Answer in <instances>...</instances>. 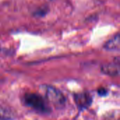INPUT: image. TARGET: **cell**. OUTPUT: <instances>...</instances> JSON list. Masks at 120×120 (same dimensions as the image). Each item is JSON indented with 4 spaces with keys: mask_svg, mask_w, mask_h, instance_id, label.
<instances>
[{
    "mask_svg": "<svg viewBox=\"0 0 120 120\" xmlns=\"http://www.w3.org/2000/svg\"><path fill=\"white\" fill-rule=\"evenodd\" d=\"M15 115L9 108L0 106V120H13Z\"/></svg>",
    "mask_w": 120,
    "mask_h": 120,
    "instance_id": "obj_6",
    "label": "cell"
},
{
    "mask_svg": "<svg viewBox=\"0 0 120 120\" xmlns=\"http://www.w3.org/2000/svg\"><path fill=\"white\" fill-rule=\"evenodd\" d=\"M45 96L46 100L58 108H63L65 104V97L63 93L53 86H45Z\"/></svg>",
    "mask_w": 120,
    "mask_h": 120,
    "instance_id": "obj_2",
    "label": "cell"
},
{
    "mask_svg": "<svg viewBox=\"0 0 120 120\" xmlns=\"http://www.w3.org/2000/svg\"><path fill=\"white\" fill-rule=\"evenodd\" d=\"M120 46V34L117 33L113 37L110 39L105 44L104 48L108 51H118Z\"/></svg>",
    "mask_w": 120,
    "mask_h": 120,
    "instance_id": "obj_5",
    "label": "cell"
},
{
    "mask_svg": "<svg viewBox=\"0 0 120 120\" xmlns=\"http://www.w3.org/2000/svg\"><path fill=\"white\" fill-rule=\"evenodd\" d=\"M101 72L110 77H117L120 75V65L119 63H108L102 65L101 68Z\"/></svg>",
    "mask_w": 120,
    "mask_h": 120,
    "instance_id": "obj_4",
    "label": "cell"
},
{
    "mask_svg": "<svg viewBox=\"0 0 120 120\" xmlns=\"http://www.w3.org/2000/svg\"><path fill=\"white\" fill-rule=\"evenodd\" d=\"M75 102L79 108H86L92 103V98L89 93H79L74 96Z\"/></svg>",
    "mask_w": 120,
    "mask_h": 120,
    "instance_id": "obj_3",
    "label": "cell"
},
{
    "mask_svg": "<svg viewBox=\"0 0 120 120\" xmlns=\"http://www.w3.org/2000/svg\"><path fill=\"white\" fill-rule=\"evenodd\" d=\"M24 101L25 105L39 112L46 113L50 110L44 99L39 94L34 93L26 94L24 96Z\"/></svg>",
    "mask_w": 120,
    "mask_h": 120,
    "instance_id": "obj_1",
    "label": "cell"
},
{
    "mask_svg": "<svg viewBox=\"0 0 120 120\" xmlns=\"http://www.w3.org/2000/svg\"><path fill=\"white\" fill-rule=\"evenodd\" d=\"M98 93L101 96H105L108 94V90L105 88H101L98 90Z\"/></svg>",
    "mask_w": 120,
    "mask_h": 120,
    "instance_id": "obj_7",
    "label": "cell"
}]
</instances>
